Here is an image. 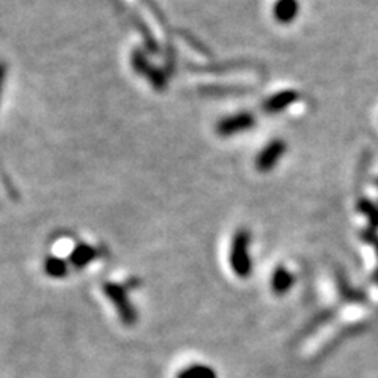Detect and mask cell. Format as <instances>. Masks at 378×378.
I'll return each instance as SVG.
<instances>
[{
	"instance_id": "obj_10",
	"label": "cell",
	"mask_w": 378,
	"mask_h": 378,
	"mask_svg": "<svg viewBox=\"0 0 378 378\" xmlns=\"http://www.w3.org/2000/svg\"><path fill=\"white\" fill-rule=\"evenodd\" d=\"M295 98V95L294 93H290V92H287V93H282L279 95V97H274L273 99L270 101V104H268V108L270 109H282L284 108V106H287L289 103H292V99Z\"/></svg>"
},
{
	"instance_id": "obj_5",
	"label": "cell",
	"mask_w": 378,
	"mask_h": 378,
	"mask_svg": "<svg viewBox=\"0 0 378 378\" xmlns=\"http://www.w3.org/2000/svg\"><path fill=\"white\" fill-rule=\"evenodd\" d=\"M298 5L296 0H276L273 7V16L281 24H289L298 16Z\"/></svg>"
},
{
	"instance_id": "obj_9",
	"label": "cell",
	"mask_w": 378,
	"mask_h": 378,
	"mask_svg": "<svg viewBox=\"0 0 378 378\" xmlns=\"http://www.w3.org/2000/svg\"><path fill=\"white\" fill-rule=\"evenodd\" d=\"M45 270L52 278H63L68 273V265L60 259L49 257L45 263Z\"/></svg>"
},
{
	"instance_id": "obj_8",
	"label": "cell",
	"mask_w": 378,
	"mask_h": 378,
	"mask_svg": "<svg viewBox=\"0 0 378 378\" xmlns=\"http://www.w3.org/2000/svg\"><path fill=\"white\" fill-rule=\"evenodd\" d=\"M177 378H217V374L210 366L193 364L180 372Z\"/></svg>"
},
{
	"instance_id": "obj_2",
	"label": "cell",
	"mask_w": 378,
	"mask_h": 378,
	"mask_svg": "<svg viewBox=\"0 0 378 378\" xmlns=\"http://www.w3.org/2000/svg\"><path fill=\"white\" fill-rule=\"evenodd\" d=\"M104 294H106V296L109 298L110 301H113V305L115 306L117 312H119V317H120L121 322H123L125 324L136 323L137 316H136L134 307L131 306L130 300H128L126 292L121 289L120 285L106 284L104 285Z\"/></svg>"
},
{
	"instance_id": "obj_6",
	"label": "cell",
	"mask_w": 378,
	"mask_h": 378,
	"mask_svg": "<svg viewBox=\"0 0 378 378\" xmlns=\"http://www.w3.org/2000/svg\"><path fill=\"white\" fill-rule=\"evenodd\" d=\"M295 282V276L290 273L289 270H285L284 266L274 270L273 278H271V289L276 295H284L292 289Z\"/></svg>"
},
{
	"instance_id": "obj_11",
	"label": "cell",
	"mask_w": 378,
	"mask_h": 378,
	"mask_svg": "<svg viewBox=\"0 0 378 378\" xmlns=\"http://www.w3.org/2000/svg\"><path fill=\"white\" fill-rule=\"evenodd\" d=\"M3 81H5V68H3V65H0V95H2Z\"/></svg>"
},
{
	"instance_id": "obj_1",
	"label": "cell",
	"mask_w": 378,
	"mask_h": 378,
	"mask_svg": "<svg viewBox=\"0 0 378 378\" xmlns=\"http://www.w3.org/2000/svg\"><path fill=\"white\" fill-rule=\"evenodd\" d=\"M249 235L246 231H239L232 243L231 266L239 278H246L251 273V257L248 254Z\"/></svg>"
},
{
	"instance_id": "obj_3",
	"label": "cell",
	"mask_w": 378,
	"mask_h": 378,
	"mask_svg": "<svg viewBox=\"0 0 378 378\" xmlns=\"http://www.w3.org/2000/svg\"><path fill=\"white\" fill-rule=\"evenodd\" d=\"M285 152V143L282 141H274L271 142L265 150L259 154L257 158V167L262 172H268V170L273 169L276 164L279 163V159L284 156Z\"/></svg>"
},
{
	"instance_id": "obj_4",
	"label": "cell",
	"mask_w": 378,
	"mask_h": 378,
	"mask_svg": "<svg viewBox=\"0 0 378 378\" xmlns=\"http://www.w3.org/2000/svg\"><path fill=\"white\" fill-rule=\"evenodd\" d=\"M254 123V119L249 114H239V115H233L228 117V119H224L220 123V132L222 136H228V134H235L238 131H244L248 128H251Z\"/></svg>"
},
{
	"instance_id": "obj_7",
	"label": "cell",
	"mask_w": 378,
	"mask_h": 378,
	"mask_svg": "<svg viewBox=\"0 0 378 378\" xmlns=\"http://www.w3.org/2000/svg\"><path fill=\"white\" fill-rule=\"evenodd\" d=\"M95 257H97V251H95L93 248L87 246V244H79L71 254L70 260L76 268H84V266L92 262Z\"/></svg>"
}]
</instances>
